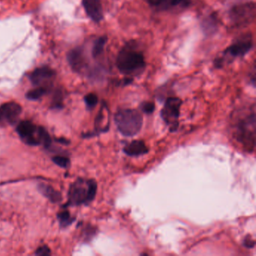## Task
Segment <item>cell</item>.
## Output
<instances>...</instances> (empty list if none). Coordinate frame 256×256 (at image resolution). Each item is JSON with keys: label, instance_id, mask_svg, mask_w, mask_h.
Listing matches in <instances>:
<instances>
[{"label": "cell", "instance_id": "6da1fadb", "mask_svg": "<svg viewBox=\"0 0 256 256\" xmlns=\"http://www.w3.org/2000/svg\"><path fill=\"white\" fill-rule=\"evenodd\" d=\"M97 192V184L93 179L79 178L71 184L68 194L67 206L88 204L94 200Z\"/></svg>", "mask_w": 256, "mask_h": 256}, {"label": "cell", "instance_id": "7a4b0ae2", "mask_svg": "<svg viewBox=\"0 0 256 256\" xmlns=\"http://www.w3.org/2000/svg\"><path fill=\"white\" fill-rule=\"evenodd\" d=\"M116 64L118 70L126 75H136L146 66L143 54L131 46L125 47L120 51Z\"/></svg>", "mask_w": 256, "mask_h": 256}, {"label": "cell", "instance_id": "3957f363", "mask_svg": "<svg viewBox=\"0 0 256 256\" xmlns=\"http://www.w3.org/2000/svg\"><path fill=\"white\" fill-rule=\"evenodd\" d=\"M115 124L118 131L127 137H132L140 131L143 125V117L137 110L125 108L116 113Z\"/></svg>", "mask_w": 256, "mask_h": 256}, {"label": "cell", "instance_id": "277c9868", "mask_svg": "<svg viewBox=\"0 0 256 256\" xmlns=\"http://www.w3.org/2000/svg\"><path fill=\"white\" fill-rule=\"evenodd\" d=\"M17 132L25 144L30 146L44 145L49 147L51 140L45 128L35 125L31 121L20 122L17 127Z\"/></svg>", "mask_w": 256, "mask_h": 256}, {"label": "cell", "instance_id": "5b68a950", "mask_svg": "<svg viewBox=\"0 0 256 256\" xmlns=\"http://www.w3.org/2000/svg\"><path fill=\"white\" fill-rule=\"evenodd\" d=\"M235 130V137L247 151L252 153L256 147V113L253 111L250 115L238 121Z\"/></svg>", "mask_w": 256, "mask_h": 256}, {"label": "cell", "instance_id": "8992f818", "mask_svg": "<svg viewBox=\"0 0 256 256\" xmlns=\"http://www.w3.org/2000/svg\"><path fill=\"white\" fill-rule=\"evenodd\" d=\"M182 103L179 98H168L161 111V117L172 132L176 131L179 127L180 111Z\"/></svg>", "mask_w": 256, "mask_h": 256}, {"label": "cell", "instance_id": "52a82bcc", "mask_svg": "<svg viewBox=\"0 0 256 256\" xmlns=\"http://www.w3.org/2000/svg\"><path fill=\"white\" fill-rule=\"evenodd\" d=\"M256 6L254 3L241 4L232 8L230 17L237 25H245L251 23L255 18Z\"/></svg>", "mask_w": 256, "mask_h": 256}, {"label": "cell", "instance_id": "ba28073f", "mask_svg": "<svg viewBox=\"0 0 256 256\" xmlns=\"http://www.w3.org/2000/svg\"><path fill=\"white\" fill-rule=\"evenodd\" d=\"M22 108L16 102H7L0 106V125L15 124L21 115Z\"/></svg>", "mask_w": 256, "mask_h": 256}, {"label": "cell", "instance_id": "9c48e42d", "mask_svg": "<svg viewBox=\"0 0 256 256\" xmlns=\"http://www.w3.org/2000/svg\"><path fill=\"white\" fill-rule=\"evenodd\" d=\"M253 48V42L250 37L239 39L225 50L224 54L232 58H239L246 55Z\"/></svg>", "mask_w": 256, "mask_h": 256}, {"label": "cell", "instance_id": "30bf717a", "mask_svg": "<svg viewBox=\"0 0 256 256\" xmlns=\"http://www.w3.org/2000/svg\"><path fill=\"white\" fill-rule=\"evenodd\" d=\"M83 8L90 19L96 23H99L103 19L101 0H82Z\"/></svg>", "mask_w": 256, "mask_h": 256}, {"label": "cell", "instance_id": "8fae6325", "mask_svg": "<svg viewBox=\"0 0 256 256\" xmlns=\"http://www.w3.org/2000/svg\"><path fill=\"white\" fill-rule=\"evenodd\" d=\"M54 76V70L48 66H42L36 68L30 74V79L33 85L41 87V85L48 83Z\"/></svg>", "mask_w": 256, "mask_h": 256}, {"label": "cell", "instance_id": "7c38bea8", "mask_svg": "<svg viewBox=\"0 0 256 256\" xmlns=\"http://www.w3.org/2000/svg\"><path fill=\"white\" fill-rule=\"evenodd\" d=\"M124 153L130 156H138L148 153V147L141 140H135L127 144L124 148Z\"/></svg>", "mask_w": 256, "mask_h": 256}, {"label": "cell", "instance_id": "4fadbf2b", "mask_svg": "<svg viewBox=\"0 0 256 256\" xmlns=\"http://www.w3.org/2000/svg\"><path fill=\"white\" fill-rule=\"evenodd\" d=\"M110 127V115L107 105H102L99 111V115L96 117L95 127L96 131L99 133L105 132Z\"/></svg>", "mask_w": 256, "mask_h": 256}, {"label": "cell", "instance_id": "5bb4252c", "mask_svg": "<svg viewBox=\"0 0 256 256\" xmlns=\"http://www.w3.org/2000/svg\"><path fill=\"white\" fill-rule=\"evenodd\" d=\"M68 61L74 71H78L81 70L85 64L84 57L82 50L80 48H75L70 51L68 55Z\"/></svg>", "mask_w": 256, "mask_h": 256}, {"label": "cell", "instance_id": "9a60e30c", "mask_svg": "<svg viewBox=\"0 0 256 256\" xmlns=\"http://www.w3.org/2000/svg\"><path fill=\"white\" fill-rule=\"evenodd\" d=\"M39 191L45 197H48L51 202H59L62 200V194L59 192L56 191L52 187L46 184H40Z\"/></svg>", "mask_w": 256, "mask_h": 256}, {"label": "cell", "instance_id": "2e32d148", "mask_svg": "<svg viewBox=\"0 0 256 256\" xmlns=\"http://www.w3.org/2000/svg\"><path fill=\"white\" fill-rule=\"evenodd\" d=\"M107 41H108V38L106 36H102V37L99 38L95 42L93 50H92V55H93V58H98L103 52L104 48L106 45Z\"/></svg>", "mask_w": 256, "mask_h": 256}, {"label": "cell", "instance_id": "e0dca14e", "mask_svg": "<svg viewBox=\"0 0 256 256\" xmlns=\"http://www.w3.org/2000/svg\"><path fill=\"white\" fill-rule=\"evenodd\" d=\"M48 89L45 87H39L34 90H30L26 93V98L32 101L38 100L41 99L44 95L46 94Z\"/></svg>", "mask_w": 256, "mask_h": 256}, {"label": "cell", "instance_id": "ac0fdd59", "mask_svg": "<svg viewBox=\"0 0 256 256\" xmlns=\"http://www.w3.org/2000/svg\"><path fill=\"white\" fill-rule=\"evenodd\" d=\"M150 6L156 7L160 9H167L172 7V0H145Z\"/></svg>", "mask_w": 256, "mask_h": 256}, {"label": "cell", "instance_id": "d6986e66", "mask_svg": "<svg viewBox=\"0 0 256 256\" xmlns=\"http://www.w3.org/2000/svg\"><path fill=\"white\" fill-rule=\"evenodd\" d=\"M58 219L62 227H66L72 222L73 219L70 216L69 212L68 210H64L58 214Z\"/></svg>", "mask_w": 256, "mask_h": 256}, {"label": "cell", "instance_id": "ffe728a7", "mask_svg": "<svg viewBox=\"0 0 256 256\" xmlns=\"http://www.w3.org/2000/svg\"><path fill=\"white\" fill-rule=\"evenodd\" d=\"M84 101L87 108L93 109L97 105L99 99H98V96L94 93H89L85 96Z\"/></svg>", "mask_w": 256, "mask_h": 256}, {"label": "cell", "instance_id": "44dd1931", "mask_svg": "<svg viewBox=\"0 0 256 256\" xmlns=\"http://www.w3.org/2000/svg\"><path fill=\"white\" fill-rule=\"evenodd\" d=\"M53 162L56 165H59L61 168H67L70 165V160L68 158L63 156H57L53 157Z\"/></svg>", "mask_w": 256, "mask_h": 256}, {"label": "cell", "instance_id": "7402d4cb", "mask_svg": "<svg viewBox=\"0 0 256 256\" xmlns=\"http://www.w3.org/2000/svg\"><path fill=\"white\" fill-rule=\"evenodd\" d=\"M140 110L145 114H152L155 110V105L153 102H144L140 105Z\"/></svg>", "mask_w": 256, "mask_h": 256}, {"label": "cell", "instance_id": "603a6c76", "mask_svg": "<svg viewBox=\"0 0 256 256\" xmlns=\"http://www.w3.org/2000/svg\"><path fill=\"white\" fill-rule=\"evenodd\" d=\"M51 253V250L47 246H42V247H39L36 252V255L40 256H50Z\"/></svg>", "mask_w": 256, "mask_h": 256}, {"label": "cell", "instance_id": "cb8c5ba5", "mask_svg": "<svg viewBox=\"0 0 256 256\" xmlns=\"http://www.w3.org/2000/svg\"><path fill=\"white\" fill-rule=\"evenodd\" d=\"M244 245L246 246V247H248V248H253L255 246V241L250 238H245V241H244Z\"/></svg>", "mask_w": 256, "mask_h": 256}, {"label": "cell", "instance_id": "d4e9b609", "mask_svg": "<svg viewBox=\"0 0 256 256\" xmlns=\"http://www.w3.org/2000/svg\"><path fill=\"white\" fill-rule=\"evenodd\" d=\"M184 2V0H172V7L177 6Z\"/></svg>", "mask_w": 256, "mask_h": 256}]
</instances>
